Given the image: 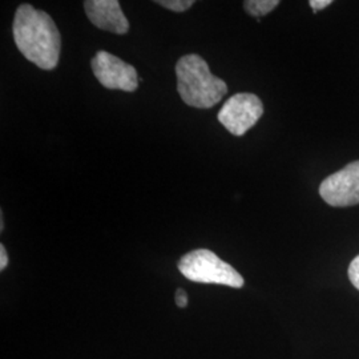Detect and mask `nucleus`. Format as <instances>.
<instances>
[{"label": "nucleus", "mask_w": 359, "mask_h": 359, "mask_svg": "<svg viewBox=\"0 0 359 359\" xmlns=\"http://www.w3.org/2000/svg\"><path fill=\"white\" fill-rule=\"evenodd\" d=\"M179 270L193 283H216L236 289L244 286L243 276L208 249H197L181 257Z\"/></svg>", "instance_id": "nucleus-3"}, {"label": "nucleus", "mask_w": 359, "mask_h": 359, "mask_svg": "<svg viewBox=\"0 0 359 359\" xmlns=\"http://www.w3.org/2000/svg\"><path fill=\"white\" fill-rule=\"evenodd\" d=\"M8 265V256L6 252L4 245H0V269H6V266Z\"/></svg>", "instance_id": "nucleus-13"}, {"label": "nucleus", "mask_w": 359, "mask_h": 359, "mask_svg": "<svg viewBox=\"0 0 359 359\" xmlns=\"http://www.w3.org/2000/svg\"><path fill=\"white\" fill-rule=\"evenodd\" d=\"M347 273H348V278L354 285V287L359 290V255L351 261Z\"/></svg>", "instance_id": "nucleus-10"}, {"label": "nucleus", "mask_w": 359, "mask_h": 359, "mask_svg": "<svg viewBox=\"0 0 359 359\" xmlns=\"http://www.w3.org/2000/svg\"><path fill=\"white\" fill-rule=\"evenodd\" d=\"M280 4L278 0H246L244 8L246 13L258 19V16H265L271 13Z\"/></svg>", "instance_id": "nucleus-8"}, {"label": "nucleus", "mask_w": 359, "mask_h": 359, "mask_svg": "<svg viewBox=\"0 0 359 359\" xmlns=\"http://www.w3.org/2000/svg\"><path fill=\"white\" fill-rule=\"evenodd\" d=\"M13 40L19 51L41 69H53L60 56V32L51 16L22 4L13 18Z\"/></svg>", "instance_id": "nucleus-1"}, {"label": "nucleus", "mask_w": 359, "mask_h": 359, "mask_svg": "<svg viewBox=\"0 0 359 359\" xmlns=\"http://www.w3.org/2000/svg\"><path fill=\"white\" fill-rule=\"evenodd\" d=\"M333 1L332 0H310L309 4L311 6L313 11L317 13V11H321L323 8H326L327 6H330Z\"/></svg>", "instance_id": "nucleus-11"}, {"label": "nucleus", "mask_w": 359, "mask_h": 359, "mask_svg": "<svg viewBox=\"0 0 359 359\" xmlns=\"http://www.w3.org/2000/svg\"><path fill=\"white\" fill-rule=\"evenodd\" d=\"M156 3L175 13H184L194 4L193 0H157Z\"/></svg>", "instance_id": "nucleus-9"}, {"label": "nucleus", "mask_w": 359, "mask_h": 359, "mask_svg": "<svg viewBox=\"0 0 359 359\" xmlns=\"http://www.w3.org/2000/svg\"><path fill=\"white\" fill-rule=\"evenodd\" d=\"M322 200L335 208L358 205L359 161L347 164L323 180L320 185Z\"/></svg>", "instance_id": "nucleus-6"}, {"label": "nucleus", "mask_w": 359, "mask_h": 359, "mask_svg": "<svg viewBox=\"0 0 359 359\" xmlns=\"http://www.w3.org/2000/svg\"><path fill=\"white\" fill-rule=\"evenodd\" d=\"M90 67L99 83L108 90L133 92L139 87L136 68L109 52H97L90 62Z\"/></svg>", "instance_id": "nucleus-5"}, {"label": "nucleus", "mask_w": 359, "mask_h": 359, "mask_svg": "<svg viewBox=\"0 0 359 359\" xmlns=\"http://www.w3.org/2000/svg\"><path fill=\"white\" fill-rule=\"evenodd\" d=\"M264 115V105L255 93H236L218 112V121L234 136H244Z\"/></svg>", "instance_id": "nucleus-4"}, {"label": "nucleus", "mask_w": 359, "mask_h": 359, "mask_svg": "<svg viewBox=\"0 0 359 359\" xmlns=\"http://www.w3.org/2000/svg\"><path fill=\"white\" fill-rule=\"evenodd\" d=\"M175 298H176V304H177L179 308H185L188 305V295L182 289H179L176 292V297Z\"/></svg>", "instance_id": "nucleus-12"}, {"label": "nucleus", "mask_w": 359, "mask_h": 359, "mask_svg": "<svg viewBox=\"0 0 359 359\" xmlns=\"http://www.w3.org/2000/svg\"><path fill=\"white\" fill-rule=\"evenodd\" d=\"M177 90L182 102L194 108L215 107L226 95V83L212 75L209 65L198 55H185L176 65Z\"/></svg>", "instance_id": "nucleus-2"}, {"label": "nucleus", "mask_w": 359, "mask_h": 359, "mask_svg": "<svg viewBox=\"0 0 359 359\" xmlns=\"http://www.w3.org/2000/svg\"><path fill=\"white\" fill-rule=\"evenodd\" d=\"M84 10L95 26L117 35H124L129 29L128 19L121 11L117 0H87Z\"/></svg>", "instance_id": "nucleus-7"}]
</instances>
